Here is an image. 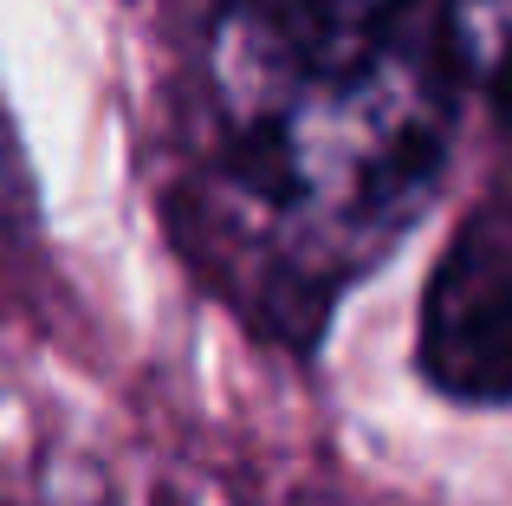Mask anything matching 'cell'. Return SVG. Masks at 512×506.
<instances>
[{
  "mask_svg": "<svg viewBox=\"0 0 512 506\" xmlns=\"http://www.w3.org/2000/svg\"><path fill=\"white\" fill-rule=\"evenodd\" d=\"M454 104L441 13L389 33L201 26L175 241L253 331L305 351L428 215Z\"/></svg>",
  "mask_w": 512,
  "mask_h": 506,
  "instance_id": "6da1fadb",
  "label": "cell"
},
{
  "mask_svg": "<svg viewBox=\"0 0 512 506\" xmlns=\"http://www.w3.org/2000/svg\"><path fill=\"white\" fill-rule=\"evenodd\" d=\"M422 377L454 403H512V202L454 228L422 292Z\"/></svg>",
  "mask_w": 512,
  "mask_h": 506,
  "instance_id": "7a4b0ae2",
  "label": "cell"
},
{
  "mask_svg": "<svg viewBox=\"0 0 512 506\" xmlns=\"http://www.w3.org/2000/svg\"><path fill=\"white\" fill-rule=\"evenodd\" d=\"M441 46L461 91L512 124V0H441Z\"/></svg>",
  "mask_w": 512,
  "mask_h": 506,
  "instance_id": "3957f363",
  "label": "cell"
},
{
  "mask_svg": "<svg viewBox=\"0 0 512 506\" xmlns=\"http://www.w3.org/2000/svg\"><path fill=\"white\" fill-rule=\"evenodd\" d=\"M26 202V156H20V130H13L7 91H0V221Z\"/></svg>",
  "mask_w": 512,
  "mask_h": 506,
  "instance_id": "277c9868",
  "label": "cell"
}]
</instances>
